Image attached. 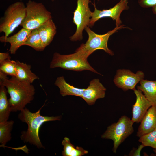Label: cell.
Listing matches in <instances>:
<instances>
[{
  "label": "cell",
  "instance_id": "cell-16",
  "mask_svg": "<svg viewBox=\"0 0 156 156\" xmlns=\"http://www.w3.org/2000/svg\"><path fill=\"white\" fill-rule=\"evenodd\" d=\"M16 77L19 80L32 83L38 77L31 70V66L29 64L16 61Z\"/></svg>",
  "mask_w": 156,
  "mask_h": 156
},
{
  "label": "cell",
  "instance_id": "cell-12",
  "mask_svg": "<svg viewBox=\"0 0 156 156\" xmlns=\"http://www.w3.org/2000/svg\"><path fill=\"white\" fill-rule=\"evenodd\" d=\"M136 96V100L133 105L132 121L134 122H140L149 108L152 106L142 92L136 89L133 90Z\"/></svg>",
  "mask_w": 156,
  "mask_h": 156
},
{
  "label": "cell",
  "instance_id": "cell-29",
  "mask_svg": "<svg viewBox=\"0 0 156 156\" xmlns=\"http://www.w3.org/2000/svg\"><path fill=\"white\" fill-rule=\"evenodd\" d=\"M154 151L155 153V155L156 156V148L154 149Z\"/></svg>",
  "mask_w": 156,
  "mask_h": 156
},
{
  "label": "cell",
  "instance_id": "cell-30",
  "mask_svg": "<svg viewBox=\"0 0 156 156\" xmlns=\"http://www.w3.org/2000/svg\"><path fill=\"white\" fill-rule=\"evenodd\" d=\"M52 1H55V0H51Z\"/></svg>",
  "mask_w": 156,
  "mask_h": 156
},
{
  "label": "cell",
  "instance_id": "cell-14",
  "mask_svg": "<svg viewBox=\"0 0 156 156\" xmlns=\"http://www.w3.org/2000/svg\"><path fill=\"white\" fill-rule=\"evenodd\" d=\"M140 123L136 133L139 138L156 129V105L149 108Z\"/></svg>",
  "mask_w": 156,
  "mask_h": 156
},
{
  "label": "cell",
  "instance_id": "cell-3",
  "mask_svg": "<svg viewBox=\"0 0 156 156\" xmlns=\"http://www.w3.org/2000/svg\"><path fill=\"white\" fill-rule=\"evenodd\" d=\"M87 59L76 50L74 53L68 55L55 52L50 62V68L53 69L59 67L76 71L88 70L101 75L90 65Z\"/></svg>",
  "mask_w": 156,
  "mask_h": 156
},
{
  "label": "cell",
  "instance_id": "cell-4",
  "mask_svg": "<svg viewBox=\"0 0 156 156\" xmlns=\"http://www.w3.org/2000/svg\"><path fill=\"white\" fill-rule=\"evenodd\" d=\"M127 28L124 25L116 27L113 29L103 34H99L92 31L88 26L85 30L87 33L88 39L85 44H82L76 50L81 52L87 58L95 51L98 49L104 50L110 55H114V52L107 46V42L109 37L120 29Z\"/></svg>",
  "mask_w": 156,
  "mask_h": 156
},
{
  "label": "cell",
  "instance_id": "cell-13",
  "mask_svg": "<svg viewBox=\"0 0 156 156\" xmlns=\"http://www.w3.org/2000/svg\"><path fill=\"white\" fill-rule=\"evenodd\" d=\"M32 30L22 28L18 32L10 36L3 35L0 37L2 43H9L10 44L9 51L11 54H15L21 46L24 45L28 40Z\"/></svg>",
  "mask_w": 156,
  "mask_h": 156
},
{
  "label": "cell",
  "instance_id": "cell-15",
  "mask_svg": "<svg viewBox=\"0 0 156 156\" xmlns=\"http://www.w3.org/2000/svg\"><path fill=\"white\" fill-rule=\"evenodd\" d=\"M38 29L40 38L46 47L52 41L56 34V26L51 18L41 25Z\"/></svg>",
  "mask_w": 156,
  "mask_h": 156
},
{
  "label": "cell",
  "instance_id": "cell-17",
  "mask_svg": "<svg viewBox=\"0 0 156 156\" xmlns=\"http://www.w3.org/2000/svg\"><path fill=\"white\" fill-rule=\"evenodd\" d=\"M54 84L59 88L60 93L63 96L72 95L81 98L85 89L76 88L67 83L63 76L57 78Z\"/></svg>",
  "mask_w": 156,
  "mask_h": 156
},
{
  "label": "cell",
  "instance_id": "cell-21",
  "mask_svg": "<svg viewBox=\"0 0 156 156\" xmlns=\"http://www.w3.org/2000/svg\"><path fill=\"white\" fill-rule=\"evenodd\" d=\"M14 124L13 120L0 122V143L1 146H5L11 140V132Z\"/></svg>",
  "mask_w": 156,
  "mask_h": 156
},
{
  "label": "cell",
  "instance_id": "cell-20",
  "mask_svg": "<svg viewBox=\"0 0 156 156\" xmlns=\"http://www.w3.org/2000/svg\"><path fill=\"white\" fill-rule=\"evenodd\" d=\"M62 144L63 149L62 152L63 156H82L88 153V151L82 148L76 146V147L70 142L68 137H65Z\"/></svg>",
  "mask_w": 156,
  "mask_h": 156
},
{
  "label": "cell",
  "instance_id": "cell-22",
  "mask_svg": "<svg viewBox=\"0 0 156 156\" xmlns=\"http://www.w3.org/2000/svg\"><path fill=\"white\" fill-rule=\"evenodd\" d=\"M24 45L29 46L37 51H42L44 50L45 47L40 38L38 29L31 31Z\"/></svg>",
  "mask_w": 156,
  "mask_h": 156
},
{
  "label": "cell",
  "instance_id": "cell-23",
  "mask_svg": "<svg viewBox=\"0 0 156 156\" xmlns=\"http://www.w3.org/2000/svg\"><path fill=\"white\" fill-rule=\"evenodd\" d=\"M16 61L6 60L0 63V71L7 75L16 77Z\"/></svg>",
  "mask_w": 156,
  "mask_h": 156
},
{
  "label": "cell",
  "instance_id": "cell-25",
  "mask_svg": "<svg viewBox=\"0 0 156 156\" xmlns=\"http://www.w3.org/2000/svg\"><path fill=\"white\" fill-rule=\"evenodd\" d=\"M139 5L143 8H148L156 5V0H138Z\"/></svg>",
  "mask_w": 156,
  "mask_h": 156
},
{
  "label": "cell",
  "instance_id": "cell-2",
  "mask_svg": "<svg viewBox=\"0 0 156 156\" xmlns=\"http://www.w3.org/2000/svg\"><path fill=\"white\" fill-rule=\"evenodd\" d=\"M44 105L34 113L31 112L25 107L20 111L18 116L20 120L26 123L28 125L27 130L21 132L20 136L21 140L24 142L29 143L38 148H44L39 135V129L41 125L45 122L60 120L61 118V116H49L41 115L40 111Z\"/></svg>",
  "mask_w": 156,
  "mask_h": 156
},
{
  "label": "cell",
  "instance_id": "cell-7",
  "mask_svg": "<svg viewBox=\"0 0 156 156\" xmlns=\"http://www.w3.org/2000/svg\"><path fill=\"white\" fill-rule=\"evenodd\" d=\"M25 17L21 25L23 28L31 30L38 29L49 19L51 14L42 3L29 0L26 3Z\"/></svg>",
  "mask_w": 156,
  "mask_h": 156
},
{
  "label": "cell",
  "instance_id": "cell-6",
  "mask_svg": "<svg viewBox=\"0 0 156 156\" xmlns=\"http://www.w3.org/2000/svg\"><path fill=\"white\" fill-rule=\"evenodd\" d=\"M26 13V5L22 1H18L9 5L0 19V32L6 37L12 33L24 20Z\"/></svg>",
  "mask_w": 156,
  "mask_h": 156
},
{
  "label": "cell",
  "instance_id": "cell-31",
  "mask_svg": "<svg viewBox=\"0 0 156 156\" xmlns=\"http://www.w3.org/2000/svg\"><path fill=\"white\" fill-rule=\"evenodd\" d=\"M98 1H99L100 0H97Z\"/></svg>",
  "mask_w": 156,
  "mask_h": 156
},
{
  "label": "cell",
  "instance_id": "cell-9",
  "mask_svg": "<svg viewBox=\"0 0 156 156\" xmlns=\"http://www.w3.org/2000/svg\"><path fill=\"white\" fill-rule=\"evenodd\" d=\"M128 3V0H120L113 7L109 9L100 10L96 8L94 2L93 5L94 9V11L91 13L88 27H92L97 21L104 17L111 18L114 21H115L116 27L120 26L122 23L120 18L121 14L124 10L129 9Z\"/></svg>",
  "mask_w": 156,
  "mask_h": 156
},
{
  "label": "cell",
  "instance_id": "cell-10",
  "mask_svg": "<svg viewBox=\"0 0 156 156\" xmlns=\"http://www.w3.org/2000/svg\"><path fill=\"white\" fill-rule=\"evenodd\" d=\"M144 77V73L138 71L135 73L129 69H119L113 79L116 86L124 91L134 90L137 84Z\"/></svg>",
  "mask_w": 156,
  "mask_h": 156
},
{
  "label": "cell",
  "instance_id": "cell-24",
  "mask_svg": "<svg viewBox=\"0 0 156 156\" xmlns=\"http://www.w3.org/2000/svg\"><path fill=\"white\" fill-rule=\"evenodd\" d=\"M138 141L144 147L156 148V129L139 137Z\"/></svg>",
  "mask_w": 156,
  "mask_h": 156
},
{
  "label": "cell",
  "instance_id": "cell-27",
  "mask_svg": "<svg viewBox=\"0 0 156 156\" xmlns=\"http://www.w3.org/2000/svg\"><path fill=\"white\" fill-rule=\"evenodd\" d=\"M7 59H11V57L9 53H0V63Z\"/></svg>",
  "mask_w": 156,
  "mask_h": 156
},
{
  "label": "cell",
  "instance_id": "cell-26",
  "mask_svg": "<svg viewBox=\"0 0 156 156\" xmlns=\"http://www.w3.org/2000/svg\"><path fill=\"white\" fill-rule=\"evenodd\" d=\"M144 146L141 144L139 145L137 148H133L130 152L129 155L130 156H140V152Z\"/></svg>",
  "mask_w": 156,
  "mask_h": 156
},
{
  "label": "cell",
  "instance_id": "cell-8",
  "mask_svg": "<svg viewBox=\"0 0 156 156\" xmlns=\"http://www.w3.org/2000/svg\"><path fill=\"white\" fill-rule=\"evenodd\" d=\"M90 0H77V6L74 12L73 23L76 25L75 33L70 37L72 41H80L83 38V32L86 27L88 26L92 12L89 4Z\"/></svg>",
  "mask_w": 156,
  "mask_h": 156
},
{
  "label": "cell",
  "instance_id": "cell-28",
  "mask_svg": "<svg viewBox=\"0 0 156 156\" xmlns=\"http://www.w3.org/2000/svg\"><path fill=\"white\" fill-rule=\"evenodd\" d=\"M152 11L153 13L156 15V5L152 8Z\"/></svg>",
  "mask_w": 156,
  "mask_h": 156
},
{
  "label": "cell",
  "instance_id": "cell-19",
  "mask_svg": "<svg viewBox=\"0 0 156 156\" xmlns=\"http://www.w3.org/2000/svg\"><path fill=\"white\" fill-rule=\"evenodd\" d=\"M0 122L8 120L11 112L7 97V91L5 87L0 84Z\"/></svg>",
  "mask_w": 156,
  "mask_h": 156
},
{
  "label": "cell",
  "instance_id": "cell-18",
  "mask_svg": "<svg viewBox=\"0 0 156 156\" xmlns=\"http://www.w3.org/2000/svg\"><path fill=\"white\" fill-rule=\"evenodd\" d=\"M137 89L143 92L152 106L156 105V81H151L143 79L139 82Z\"/></svg>",
  "mask_w": 156,
  "mask_h": 156
},
{
  "label": "cell",
  "instance_id": "cell-5",
  "mask_svg": "<svg viewBox=\"0 0 156 156\" xmlns=\"http://www.w3.org/2000/svg\"><path fill=\"white\" fill-rule=\"evenodd\" d=\"M134 123L128 117L122 116L117 122L109 126L101 135L102 138L110 139L113 141V153H116L119 146L133 132Z\"/></svg>",
  "mask_w": 156,
  "mask_h": 156
},
{
  "label": "cell",
  "instance_id": "cell-11",
  "mask_svg": "<svg viewBox=\"0 0 156 156\" xmlns=\"http://www.w3.org/2000/svg\"><path fill=\"white\" fill-rule=\"evenodd\" d=\"M106 88L98 79H94L89 83L87 88L85 89L82 98L90 105L94 104L97 99L105 97Z\"/></svg>",
  "mask_w": 156,
  "mask_h": 156
},
{
  "label": "cell",
  "instance_id": "cell-1",
  "mask_svg": "<svg viewBox=\"0 0 156 156\" xmlns=\"http://www.w3.org/2000/svg\"><path fill=\"white\" fill-rule=\"evenodd\" d=\"M0 71V84L6 88L12 112L21 111L34 99L35 89L31 83L21 81L16 77L10 78Z\"/></svg>",
  "mask_w": 156,
  "mask_h": 156
}]
</instances>
